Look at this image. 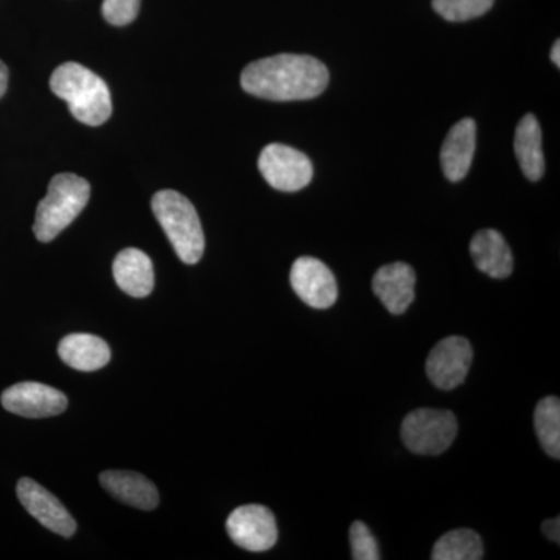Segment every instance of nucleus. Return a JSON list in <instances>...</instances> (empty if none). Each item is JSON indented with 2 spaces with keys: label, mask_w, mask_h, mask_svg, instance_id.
Listing matches in <instances>:
<instances>
[{
  "label": "nucleus",
  "mask_w": 560,
  "mask_h": 560,
  "mask_svg": "<svg viewBox=\"0 0 560 560\" xmlns=\"http://www.w3.org/2000/svg\"><path fill=\"white\" fill-rule=\"evenodd\" d=\"M329 70L308 55L280 54L250 62L242 72V88L272 102L311 101L326 91Z\"/></svg>",
  "instance_id": "f257e3e1"
},
{
  "label": "nucleus",
  "mask_w": 560,
  "mask_h": 560,
  "mask_svg": "<svg viewBox=\"0 0 560 560\" xmlns=\"http://www.w3.org/2000/svg\"><path fill=\"white\" fill-rule=\"evenodd\" d=\"M50 88L69 105L81 124L98 127L109 119L113 102L108 86L101 77L79 62H65L51 73Z\"/></svg>",
  "instance_id": "f03ea898"
},
{
  "label": "nucleus",
  "mask_w": 560,
  "mask_h": 560,
  "mask_svg": "<svg viewBox=\"0 0 560 560\" xmlns=\"http://www.w3.org/2000/svg\"><path fill=\"white\" fill-rule=\"evenodd\" d=\"M151 209L184 264L195 265L205 254V232L194 205L175 190H161L151 200Z\"/></svg>",
  "instance_id": "7ed1b4c3"
},
{
  "label": "nucleus",
  "mask_w": 560,
  "mask_h": 560,
  "mask_svg": "<svg viewBox=\"0 0 560 560\" xmlns=\"http://www.w3.org/2000/svg\"><path fill=\"white\" fill-rule=\"evenodd\" d=\"M91 198V186L86 179L72 173H60L49 184L46 198L36 209L33 232L43 243L57 238L66 228L86 208Z\"/></svg>",
  "instance_id": "20e7f679"
},
{
  "label": "nucleus",
  "mask_w": 560,
  "mask_h": 560,
  "mask_svg": "<svg viewBox=\"0 0 560 560\" xmlns=\"http://www.w3.org/2000/svg\"><path fill=\"white\" fill-rule=\"evenodd\" d=\"M458 434V420L447 410L420 408L401 423V440L418 455H442Z\"/></svg>",
  "instance_id": "39448f33"
},
{
  "label": "nucleus",
  "mask_w": 560,
  "mask_h": 560,
  "mask_svg": "<svg viewBox=\"0 0 560 560\" xmlns=\"http://www.w3.org/2000/svg\"><path fill=\"white\" fill-rule=\"evenodd\" d=\"M259 171L272 189L280 191L302 190L313 178L312 161L282 143H270L261 150Z\"/></svg>",
  "instance_id": "423d86ee"
},
{
  "label": "nucleus",
  "mask_w": 560,
  "mask_h": 560,
  "mask_svg": "<svg viewBox=\"0 0 560 560\" xmlns=\"http://www.w3.org/2000/svg\"><path fill=\"white\" fill-rule=\"evenodd\" d=\"M226 530L235 545L253 552L271 550L279 537L275 515L261 504L237 508L228 517Z\"/></svg>",
  "instance_id": "0eeeda50"
},
{
  "label": "nucleus",
  "mask_w": 560,
  "mask_h": 560,
  "mask_svg": "<svg viewBox=\"0 0 560 560\" xmlns=\"http://www.w3.org/2000/svg\"><path fill=\"white\" fill-rule=\"evenodd\" d=\"M474 350L463 337H448L431 350L427 359V375L436 388L452 390L463 385L469 374Z\"/></svg>",
  "instance_id": "6e6552de"
},
{
  "label": "nucleus",
  "mask_w": 560,
  "mask_h": 560,
  "mask_svg": "<svg viewBox=\"0 0 560 560\" xmlns=\"http://www.w3.org/2000/svg\"><path fill=\"white\" fill-rule=\"evenodd\" d=\"M3 408L28 419L51 418L68 408V397L61 390L38 382H22L3 390Z\"/></svg>",
  "instance_id": "1a4fd4ad"
},
{
  "label": "nucleus",
  "mask_w": 560,
  "mask_h": 560,
  "mask_svg": "<svg viewBox=\"0 0 560 560\" xmlns=\"http://www.w3.org/2000/svg\"><path fill=\"white\" fill-rule=\"evenodd\" d=\"M290 282L294 293L308 307L330 308L338 300V285L334 272L315 257H300L291 267Z\"/></svg>",
  "instance_id": "9d476101"
},
{
  "label": "nucleus",
  "mask_w": 560,
  "mask_h": 560,
  "mask_svg": "<svg viewBox=\"0 0 560 560\" xmlns=\"http://www.w3.org/2000/svg\"><path fill=\"white\" fill-rule=\"evenodd\" d=\"M18 499L25 511L35 517L40 525L46 526L51 533L62 537H72L77 530V523L69 511L62 506L60 500L43 488L32 478H22L18 482Z\"/></svg>",
  "instance_id": "9b49d317"
},
{
  "label": "nucleus",
  "mask_w": 560,
  "mask_h": 560,
  "mask_svg": "<svg viewBox=\"0 0 560 560\" xmlns=\"http://www.w3.org/2000/svg\"><path fill=\"white\" fill-rule=\"evenodd\" d=\"M372 290L390 315H404L416 296V272L404 261L385 265L375 272Z\"/></svg>",
  "instance_id": "f8f14e48"
},
{
  "label": "nucleus",
  "mask_w": 560,
  "mask_h": 560,
  "mask_svg": "<svg viewBox=\"0 0 560 560\" xmlns=\"http://www.w3.org/2000/svg\"><path fill=\"white\" fill-rule=\"evenodd\" d=\"M477 149V124L463 119L453 125L441 149L442 171L452 183L466 178Z\"/></svg>",
  "instance_id": "ddd939ff"
},
{
  "label": "nucleus",
  "mask_w": 560,
  "mask_h": 560,
  "mask_svg": "<svg viewBox=\"0 0 560 560\" xmlns=\"http://www.w3.org/2000/svg\"><path fill=\"white\" fill-rule=\"evenodd\" d=\"M101 482L114 499L128 506L151 511L160 503L156 486L136 471L106 470L101 475Z\"/></svg>",
  "instance_id": "4468645a"
},
{
  "label": "nucleus",
  "mask_w": 560,
  "mask_h": 560,
  "mask_svg": "<svg viewBox=\"0 0 560 560\" xmlns=\"http://www.w3.org/2000/svg\"><path fill=\"white\" fill-rule=\"evenodd\" d=\"M113 275L119 289L132 298H147L154 289L153 261L143 250H120L114 259Z\"/></svg>",
  "instance_id": "2eb2a0df"
},
{
  "label": "nucleus",
  "mask_w": 560,
  "mask_h": 560,
  "mask_svg": "<svg viewBox=\"0 0 560 560\" xmlns=\"http://www.w3.org/2000/svg\"><path fill=\"white\" fill-rule=\"evenodd\" d=\"M470 254L478 270L493 279L510 278L514 257L503 235L495 230H482L470 242Z\"/></svg>",
  "instance_id": "dca6fc26"
},
{
  "label": "nucleus",
  "mask_w": 560,
  "mask_h": 560,
  "mask_svg": "<svg viewBox=\"0 0 560 560\" xmlns=\"http://www.w3.org/2000/svg\"><path fill=\"white\" fill-rule=\"evenodd\" d=\"M58 353L69 368L81 372L102 370L110 360L106 341L90 334H72L62 338Z\"/></svg>",
  "instance_id": "f3484780"
},
{
  "label": "nucleus",
  "mask_w": 560,
  "mask_h": 560,
  "mask_svg": "<svg viewBox=\"0 0 560 560\" xmlns=\"http://www.w3.org/2000/svg\"><path fill=\"white\" fill-rule=\"evenodd\" d=\"M515 156L529 180H539L545 173L541 128L534 114H526L517 125L514 138Z\"/></svg>",
  "instance_id": "a211bd4d"
},
{
  "label": "nucleus",
  "mask_w": 560,
  "mask_h": 560,
  "mask_svg": "<svg viewBox=\"0 0 560 560\" xmlns=\"http://www.w3.org/2000/svg\"><path fill=\"white\" fill-rule=\"evenodd\" d=\"M482 541L475 530L453 529L434 544L433 560H480Z\"/></svg>",
  "instance_id": "6ab92c4d"
},
{
  "label": "nucleus",
  "mask_w": 560,
  "mask_h": 560,
  "mask_svg": "<svg viewBox=\"0 0 560 560\" xmlns=\"http://www.w3.org/2000/svg\"><path fill=\"white\" fill-rule=\"evenodd\" d=\"M534 425L544 451L551 458H560V400L558 397H545L537 404L534 412Z\"/></svg>",
  "instance_id": "aec40b11"
},
{
  "label": "nucleus",
  "mask_w": 560,
  "mask_h": 560,
  "mask_svg": "<svg viewBox=\"0 0 560 560\" xmlns=\"http://www.w3.org/2000/svg\"><path fill=\"white\" fill-rule=\"evenodd\" d=\"M493 0H433V9L445 21L464 22L480 18L492 9Z\"/></svg>",
  "instance_id": "412c9836"
},
{
  "label": "nucleus",
  "mask_w": 560,
  "mask_h": 560,
  "mask_svg": "<svg viewBox=\"0 0 560 560\" xmlns=\"http://www.w3.org/2000/svg\"><path fill=\"white\" fill-rule=\"evenodd\" d=\"M350 547H352L353 560L382 559L377 540L363 522H353L350 526Z\"/></svg>",
  "instance_id": "4be33fe9"
},
{
  "label": "nucleus",
  "mask_w": 560,
  "mask_h": 560,
  "mask_svg": "<svg viewBox=\"0 0 560 560\" xmlns=\"http://www.w3.org/2000/svg\"><path fill=\"white\" fill-rule=\"evenodd\" d=\"M140 0H103V18L116 27L131 24L138 16Z\"/></svg>",
  "instance_id": "5701e85b"
},
{
  "label": "nucleus",
  "mask_w": 560,
  "mask_h": 560,
  "mask_svg": "<svg viewBox=\"0 0 560 560\" xmlns=\"http://www.w3.org/2000/svg\"><path fill=\"white\" fill-rule=\"evenodd\" d=\"M560 521L559 517L550 518V521L544 522L541 525V530H544L545 536L548 537L551 541H556L559 544L560 540Z\"/></svg>",
  "instance_id": "b1692460"
},
{
  "label": "nucleus",
  "mask_w": 560,
  "mask_h": 560,
  "mask_svg": "<svg viewBox=\"0 0 560 560\" xmlns=\"http://www.w3.org/2000/svg\"><path fill=\"white\" fill-rule=\"evenodd\" d=\"M7 88H9V69L0 61V98L5 94Z\"/></svg>",
  "instance_id": "393cba45"
},
{
  "label": "nucleus",
  "mask_w": 560,
  "mask_h": 560,
  "mask_svg": "<svg viewBox=\"0 0 560 560\" xmlns=\"http://www.w3.org/2000/svg\"><path fill=\"white\" fill-rule=\"evenodd\" d=\"M551 61L560 68V43L556 40L555 47L551 50Z\"/></svg>",
  "instance_id": "a878e982"
}]
</instances>
